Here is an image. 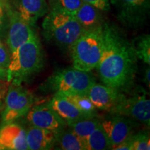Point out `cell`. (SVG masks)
Instances as JSON below:
<instances>
[{"label":"cell","instance_id":"32","mask_svg":"<svg viewBox=\"0 0 150 150\" xmlns=\"http://www.w3.org/2000/svg\"><path fill=\"white\" fill-rule=\"evenodd\" d=\"M0 4H1V0H0Z\"/></svg>","mask_w":150,"mask_h":150},{"label":"cell","instance_id":"30","mask_svg":"<svg viewBox=\"0 0 150 150\" xmlns=\"http://www.w3.org/2000/svg\"><path fill=\"white\" fill-rule=\"evenodd\" d=\"M150 70H149V67L146 69L145 72V74H144V82L146 83L148 87H149L150 85Z\"/></svg>","mask_w":150,"mask_h":150},{"label":"cell","instance_id":"6","mask_svg":"<svg viewBox=\"0 0 150 150\" xmlns=\"http://www.w3.org/2000/svg\"><path fill=\"white\" fill-rule=\"evenodd\" d=\"M33 95L21 84L11 83L4 99L1 118L3 124L14 122L27 115L33 106Z\"/></svg>","mask_w":150,"mask_h":150},{"label":"cell","instance_id":"15","mask_svg":"<svg viewBox=\"0 0 150 150\" xmlns=\"http://www.w3.org/2000/svg\"><path fill=\"white\" fill-rule=\"evenodd\" d=\"M26 131L28 149L48 150L52 149L56 144L57 134L53 131L33 125Z\"/></svg>","mask_w":150,"mask_h":150},{"label":"cell","instance_id":"2","mask_svg":"<svg viewBox=\"0 0 150 150\" xmlns=\"http://www.w3.org/2000/svg\"><path fill=\"white\" fill-rule=\"evenodd\" d=\"M43 54L37 34L28 40L11 54L7 68V82L21 84L42 70Z\"/></svg>","mask_w":150,"mask_h":150},{"label":"cell","instance_id":"29","mask_svg":"<svg viewBox=\"0 0 150 150\" xmlns=\"http://www.w3.org/2000/svg\"><path fill=\"white\" fill-rule=\"evenodd\" d=\"M7 81V69L0 66V81Z\"/></svg>","mask_w":150,"mask_h":150},{"label":"cell","instance_id":"5","mask_svg":"<svg viewBox=\"0 0 150 150\" xmlns=\"http://www.w3.org/2000/svg\"><path fill=\"white\" fill-rule=\"evenodd\" d=\"M95 83V78L90 72L77 70L73 66L58 71L48 79V86L55 94L63 95H86Z\"/></svg>","mask_w":150,"mask_h":150},{"label":"cell","instance_id":"22","mask_svg":"<svg viewBox=\"0 0 150 150\" xmlns=\"http://www.w3.org/2000/svg\"><path fill=\"white\" fill-rule=\"evenodd\" d=\"M138 59L146 64H150V37L149 35H142L136 38L131 43Z\"/></svg>","mask_w":150,"mask_h":150},{"label":"cell","instance_id":"10","mask_svg":"<svg viewBox=\"0 0 150 150\" xmlns=\"http://www.w3.org/2000/svg\"><path fill=\"white\" fill-rule=\"evenodd\" d=\"M103 129L106 133L111 145V149L128 138L134 133V123L128 117L114 115L101 121Z\"/></svg>","mask_w":150,"mask_h":150},{"label":"cell","instance_id":"1","mask_svg":"<svg viewBox=\"0 0 150 150\" xmlns=\"http://www.w3.org/2000/svg\"><path fill=\"white\" fill-rule=\"evenodd\" d=\"M137 56L131 43L120 31L104 24V49L96 68L104 85L121 91L132 84Z\"/></svg>","mask_w":150,"mask_h":150},{"label":"cell","instance_id":"24","mask_svg":"<svg viewBox=\"0 0 150 150\" xmlns=\"http://www.w3.org/2000/svg\"><path fill=\"white\" fill-rule=\"evenodd\" d=\"M83 2V0H56L54 4L52 3V5L73 15L80 8Z\"/></svg>","mask_w":150,"mask_h":150},{"label":"cell","instance_id":"9","mask_svg":"<svg viewBox=\"0 0 150 150\" xmlns=\"http://www.w3.org/2000/svg\"><path fill=\"white\" fill-rule=\"evenodd\" d=\"M27 120L31 125L55 132H60L67 126L63 118L56 113L49 103L31 106L27 112Z\"/></svg>","mask_w":150,"mask_h":150},{"label":"cell","instance_id":"31","mask_svg":"<svg viewBox=\"0 0 150 150\" xmlns=\"http://www.w3.org/2000/svg\"><path fill=\"white\" fill-rule=\"evenodd\" d=\"M1 16H2V8H1V6L0 5V23H1Z\"/></svg>","mask_w":150,"mask_h":150},{"label":"cell","instance_id":"19","mask_svg":"<svg viewBox=\"0 0 150 150\" xmlns=\"http://www.w3.org/2000/svg\"><path fill=\"white\" fill-rule=\"evenodd\" d=\"M100 124L101 120L97 119L96 117H93L71 122L66 123V125L67 126L72 129V131L81 139L83 140L86 145L88 137Z\"/></svg>","mask_w":150,"mask_h":150},{"label":"cell","instance_id":"13","mask_svg":"<svg viewBox=\"0 0 150 150\" xmlns=\"http://www.w3.org/2000/svg\"><path fill=\"white\" fill-rule=\"evenodd\" d=\"M115 3L121 18L127 23L136 25L147 18L149 0H115Z\"/></svg>","mask_w":150,"mask_h":150},{"label":"cell","instance_id":"3","mask_svg":"<svg viewBox=\"0 0 150 150\" xmlns=\"http://www.w3.org/2000/svg\"><path fill=\"white\" fill-rule=\"evenodd\" d=\"M42 26L45 38L64 49L70 48L84 32L72 14L52 5Z\"/></svg>","mask_w":150,"mask_h":150},{"label":"cell","instance_id":"23","mask_svg":"<svg viewBox=\"0 0 150 150\" xmlns=\"http://www.w3.org/2000/svg\"><path fill=\"white\" fill-rule=\"evenodd\" d=\"M133 150H149L150 140L147 132H139L132 135Z\"/></svg>","mask_w":150,"mask_h":150},{"label":"cell","instance_id":"8","mask_svg":"<svg viewBox=\"0 0 150 150\" xmlns=\"http://www.w3.org/2000/svg\"><path fill=\"white\" fill-rule=\"evenodd\" d=\"M6 8L9 18L6 42L10 54H12L19 47L34 36L36 33L32 29V26L24 21L13 8L6 5Z\"/></svg>","mask_w":150,"mask_h":150},{"label":"cell","instance_id":"21","mask_svg":"<svg viewBox=\"0 0 150 150\" xmlns=\"http://www.w3.org/2000/svg\"><path fill=\"white\" fill-rule=\"evenodd\" d=\"M58 95H59V94H58ZM60 95L65 97L67 100H68L69 102L74 104L81 111L84 112L87 115L90 116V117H97V112L96 108L86 95Z\"/></svg>","mask_w":150,"mask_h":150},{"label":"cell","instance_id":"11","mask_svg":"<svg viewBox=\"0 0 150 150\" xmlns=\"http://www.w3.org/2000/svg\"><path fill=\"white\" fill-rule=\"evenodd\" d=\"M86 96L97 109L109 112L125 97L121 91L96 82L91 86Z\"/></svg>","mask_w":150,"mask_h":150},{"label":"cell","instance_id":"27","mask_svg":"<svg viewBox=\"0 0 150 150\" xmlns=\"http://www.w3.org/2000/svg\"><path fill=\"white\" fill-rule=\"evenodd\" d=\"M132 134V135H133ZM132 135L129 136L128 138L124 140L119 145L115 146V147L112 148V149L115 150H133V140Z\"/></svg>","mask_w":150,"mask_h":150},{"label":"cell","instance_id":"25","mask_svg":"<svg viewBox=\"0 0 150 150\" xmlns=\"http://www.w3.org/2000/svg\"><path fill=\"white\" fill-rule=\"evenodd\" d=\"M11 62V54L4 44L0 40V66L8 68Z\"/></svg>","mask_w":150,"mask_h":150},{"label":"cell","instance_id":"12","mask_svg":"<svg viewBox=\"0 0 150 150\" xmlns=\"http://www.w3.org/2000/svg\"><path fill=\"white\" fill-rule=\"evenodd\" d=\"M27 131L13 122L0 129V150H27Z\"/></svg>","mask_w":150,"mask_h":150},{"label":"cell","instance_id":"18","mask_svg":"<svg viewBox=\"0 0 150 150\" xmlns=\"http://www.w3.org/2000/svg\"><path fill=\"white\" fill-rule=\"evenodd\" d=\"M56 143L61 149L64 150H86L85 142L81 139L71 128L63 129L56 136Z\"/></svg>","mask_w":150,"mask_h":150},{"label":"cell","instance_id":"14","mask_svg":"<svg viewBox=\"0 0 150 150\" xmlns=\"http://www.w3.org/2000/svg\"><path fill=\"white\" fill-rule=\"evenodd\" d=\"M13 4L20 16L32 27L49 11L46 0H13Z\"/></svg>","mask_w":150,"mask_h":150},{"label":"cell","instance_id":"7","mask_svg":"<svg viewBox=\"0 0 150 150\" xmlns=\"http://www.w3.org/2000/svg\"><path fill=\"white\" fill-rule=\"evenodd\" d=\"M110 112L112 115L126 116L149 127L150 101L142 88L130 97L125 96Z\"/></svg>","mask_w":150,"mask_h":150},{"label":"cell","instance_id":"26","mask_svg":"<svg viewBox=\"0 0 150 150\" xmlns=\"http://www.w3.org/2000/svg\"><path fill=\"white\" fill-rule=\"evenodd\" d=\"M85 2L94 6L101 11H108L110 9V3L108 0H83Z\"/></svg>","mask_w":150,"mask_h":150},{"label":"cell","instance_id":"20","mask_svg":"<svg viewBox=\"0 0 150 150\" xmlns=\"http://www.w3.org/2000/svg\"><path fill=\"white\" fill-rule=\"evenodd\" d=\"M86 146V150L111 149L109 140L101 124L88 137Z\"/></svg>","mask_w":150,"mask_h":150},{"label":"cell","instance_id":"17","mask_svg":"<svg viewBox=\"0 0 150 150\" xmlns=\"http://www.w3.org/2000/svg\"><path fill=\"white\" fill-rule=\"evenodd\" d=\"M48 103L55 110L56 113L61 118H63L66 123L84 119V118L93 117H90L81 111L65 97L58 94H55L53 98Z\"/></svg>","mask_w":150,"mask_h":150},{"label":"cell","instance_id":"16","mask_svg":"<svg viewBox=\"0 0 150 150\" xmlns=\"http://www.w3.org/2000/svg\"><path fill=\"white\" fill-rule=\"evenodd\" d=\"M100 11L94 6L83 1L73 16L84 31H91L102 27L104 24Z\"/></svg>","mask_w":150,"mask_h":150},{"label":"cell","instance_id":"4","mask_svg":"<svg viewBox=\"0 0 150 150\" xmlns=\"http://www.w3.org/2000/svg\"><path fill=\"white\" fill-rule=\"evenodd\" d=\"M104 24L84 31L69 48L74 68L84 72L96 68L104 49Z\"/></svg>","mask_w":150,"mask_h":150},{"label":"cell","instance_id":"28","mask_svg":"<svg viewBox=\"0 0 150 150\" xmlns=\"http://www.w3.org/2000/svg\"><path fill=\"white\" fill-rule=\"evenodd\" d=\"M8 90V86L5 81H0V112L4 106V99Z\"/></svg>","mask_w":150,"mask_h":150}]
</instances>
